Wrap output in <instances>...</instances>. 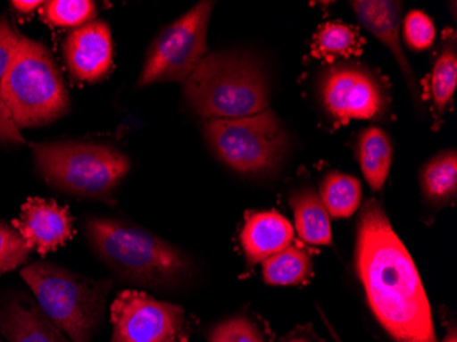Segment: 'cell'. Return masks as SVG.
Here are the masks:
<instances>
[{
	"label": "cell",
	"instance_id": "obj_22",
	"mask_svg": "<svg viewBox=\"0 0 457 342\" xmlns=\"http://www.w3.org/2000/svg\"><path fill=\"white\" fill-rule=\"evenodd\" d=\"M97 7L91 0H50L40 7L47 24L59 28H79L95 20Z\"/></svg>",
	"mask_w": 457,
	"mask_h": 342
},
{
	"label": "cell",
	"instance_id": "obj_13",
	"mask_svg": "<svg viewBox=\"0 0 457 342\" xmlns=\"http://www.w3.org/2000/svg\"><path fill=\"white\" fill-rule=\"evenodd\" d=\"M359 22L376 36L382 45L389 48L396 59L397 65L402 69L407 81L408 88L415 99H418V81L413 74L410 62L403 51L400 41V25H402V4L390 0H355L351 2Z\"/></svg>",
	"mask_w": 457,
	"mask_h": 342
},
{
	"label": "cell",
	"instance_id": "obj_30",
	"mask_svg": "<svg viewBox=\"0 0 457 342\" xmlns=\"http://www.w3.org/2000/svg\"><path fill=\"white\" fill-rule=\"evenodd\" d=\"M287 342H314L312 339L308 338L305 334H295V336L290 337Z\"/></svg>",
	"mask_w": 457,
	"mask_h": 342
},
{
	"label": "cell",
	"instance_id": "obj_26",
	"mask_svg": "<svg viewBox=\"0 0 457 342\" xmlns=\"http://www.w3.org/2000/svg\"><path fill=\"white\" fill-rule=\"evenodd\" d=\"M210 342H264L261 330L249 319L237 316L212 329Z\"/></svg>",
	"mask_w": 457,
	"mask_h": 342
},
{
	"label": "cell",
	"instance_id": "obj_17",
	"mask_svg": "<svg viewBox=\"0 0 457 342\" xmlns=\"http://www.w3.org/2000/svg\"><path fill=\"white\" fill-rule=\"evenodd\" d=\"M393 162V146L389 136L377 126L367 128L359 138V163L361 173L374 190L386 182Z\"/></svg>",
	"mask_w": 457,
	"mask_h": 342
},
{
	"label": "cell",
	"instance_id": "obj_11",
	"mask_svg": "<svg viewBox=\"0 0 457 342\" xmlns=\"http://www.w3.org/2000/svg\"><path fill=\"white\" fill-rule=\"evenodd\" d=\"M12 226L28 248L40 254L56 251L73 238V218L69 208L41 197L28 199Z\"/></svg>",
	"mask_w": 457,
	"mask_h": 342
},
{
	"label": "cell",
	"instance_id": "obj_19",
	"mask_svg": "<svg viewBox=\"0 0 457 342\" xmlns=\"http://www.w3.org/2000/svg\"><path fill=\"white\" fill-rule=\"evenodd\" d=\"M312 262L300 246H289L263 262V279L270 285L302 284L310 277Z\"/></svg>",
	"mask_w": 457,
	"mask_h": 342
},
{
	"label": "cell",
	"instance_id": "obj_15",
	"mask_svg": "<svg viewBox=\"0 0 457 342\" xmlns=\"http://www.w3.org/2000/svg\"><path fill=\"white\" fill-rule=\"evenodd\" d=\"M289 221L276 211L251 213L244 223L240 241L249 263H263L284 251L294 240Z\"/></svg>",
	"mask_w": 457,
	"mask_h": 342
},
{
	"label": "cell",
	"instance_id": "obj_31",
	"mask_svg": "<svg viewBox=\"0 0 457 342\" xmlns=\"http://www.w3.org/2000/svg\"><path fill=\"white\" fill-rule=\"evenodd\" d=\"M443 342H457L456 331L452 330L451 333H449L448 336L445 337V339H444Z\"/></svg>",
	"mask_w": 457,
	"mask_h": 342
},
{
	"label": "cell",
	"instance_id": "obj_29",
	"mask_svg": "<svg viewBox=\"0 0 457 342\" xmlns=\"http://www.w3.org/2000/svg\"><path fill=\"white\" fill-rule=\"evenodd\" d=\"M43 4L45 2H40V0H14V2H12V7L22 14H29V13L35 12L36 9L43 6Z\"/></svg>",
	"mask_w": 457,
	"mask_h": 342
},
{
	"label": "cell",
	"instance_id": "obj_6",
	"mask_svg": "<svg viewBox=\"0 0 457 342\" xmlns=\"http://www.w3.org/2000/svg\"><path fill=\"white\" fill-rule=\"evenodd\" d=\"M38 173L61 192L89 199H109L130 161L118 149L79 141L32 144Z\"/></svg>",
	"mask_w": 457,
	"mask_h": 342
},
{
	"label": "cell",
	"instance_id": "obj_9",
	"mask_svg": "<svg viewBox=\"0 0 457 342\" xmlns=\"http://www.w3.org/2000/svg\"><path fill=\"white\" fill-rule=\"evenodd\" d=\"M112 323L110 342H187L191 334L181 307L138 290L118 293L112 304Z\"/></svg>",
	"mask_w": 457,
	"mask_h": 342
},
{
	"label": "cell",
	"instance_id": "obj_25",
	"mask_svg": "<svg viewBox=\"0 0 457 342\" xmlns=\"http://www.w3.org/2000/svg\"><path fill=\"white\" fill-rule=\"evenodd\" d=\"M403 36L408 47L412 50H428L436 40V27L428 14L412 10L403 21Z\"/></svg>",
	"mask_w": 457,
	"mask_h": 342
},
{
	"label": "cell",
	"instance_id": "obj_12",
	"mask_svg": "<svg viewBox=\"0 0 457 342\" xmlns=\"http://www.w3.org/2000/svg\"><path fill=\"white\" fill-rule=\"evenodd\" d=\"M112 38L109 25L102 20L76 28L66 38L63 56L73 79L97 82L112 68Z\"/></svg>",
	"mask_w": 457,
	"mask_h": 342
},
{
	"label": "cell",
	"instance_id": "obj_1",
	"mask_svg": "<svg viewBox=\"0 0 457 342\" xmlns=\"http://www.w3.org/2000/svg\"><path fill=\"white\" fill-rule=\"evenodd\" d=\"M356 266L370 307L387 333L399 342H436L420 272L376 200L361 210Z\"/></svg>",
	"mask_w": 457,
	"mask_h": 342
},
{
	"label": "cell",
	"instance_id": "obj_2",
	"mask_svg": "<svg viewBox=\"0 0 457 342\" xmlns=\"http://www.w3.org/2000/svg\"><path fill=\"white\" fill-rule=\"evenodd\" d=\"M86 229L95 254L123 281L169 287L191 271L188 258L179 249L132 223L89 218Z\"/></svg>",
	"mask_w": 457,
	"mask_h": 342
},
{
	"label": "cell",
	"instance_id": "obj_8",
	"mask_svg": "<svg viewBox=\"0 0 457 342\" xmlns=\"http://www.w3.org/2000/svg\"><path fill=\"white\" fill-rule=\"evenodd\" d=\"M214 2H200L164 28L144 62L138 87L158 82H185L209 54L207 32Z\"/></svg>",
	"mask_w": 457,
	"mask_h": 342
},
{
	"label": "cell",
	"instance_id": "obj_5",
	"mask_svg": "<svg viewBox=\"0 0 457 342\" xmlns=\"http://www.w3.org/2000/svg\"><path fill=\"white\" fill-rule=\"evenodd\" d=\"M18 128L48 125L68 114L71 96L48 48L21 36L17 53L0 82Z\"/></svg>",
	"mask_w": 457,
	"mask_h": 342
},
{
	"label": "cell",
	"instance_id": "obj_18",
	"mask_svg": "<svg viewBox=\"0 0 457 342\" xmlns=\"http://www.w3.org/2000/svg\"><path fill=\"white\" fill-rule=\"evenodd\" d=\"M320 197L331 217H351L361 207V181L355 177L335 171L323 179Z\"/></svg>",
	"mask_w": 457,
	"mask_h": 342
},
{
	"label": "cell",
	"instance_id": "obj_14",
	"mask_svg": "<svg viewBox=\"0 0 457 342\" xmlns=\"http://www.w3.org/2000/svg\"><path fill=\"white\" fill-rule=\"evenodd\" d=\"M0 329L9 342H71L27 295H12L4 300Z\"/></svg>",
	"mask_w": 457,
	"mask_h": 342
},
{
	"label": "cell",
	"instance_id": "obj_27",
	"mask_svg": "<svg viewBox=\"0 0 457 342\" xmlns=\"http://www.w3.org/2000/svg\"><path fill=\"white\" fill-rule=\"evenodd\" d=\"M20 38L21 35L10 27L9 22L4 18H0V82L12 66Z\"/></svg>",
	"mask_w": 457,
	"mask_h": 342
},
{
	"label": "cell",
	"instance_id": "obj_28",
	"mask_svg": "<svg viewBox=\"0 0 457 342\" xmlns=\"http://www.w3.org/2000/svg\"><path fill=\"white\" fill-rule=\"evenodd\" d=\"M0 144H25L20 128L12 118L4 95L0 92Z\"/></svg>",
	"mask_w": 457,
	"mask_h": 342
},
{
	"label": "cell",
	"instance_id": "obj_16",
	"mask_svg": "<svg viewBox=\"0 0 457 342\" xmlns=\"http://www.w3.org/2000/svg\"><path fill=\"white\" fill-rule=\"evenodd\" d=\"M297 234L304 243L328 246L331 243L330 215L315 190L303 189L290 197Z\"/></svg>",
	"mask_w": 457,
	"mask_h": 342
},
{
	"label": "cell",
	"instance_id": "obj_24",
	"mask_svg": "<svg viewBox=\"0 0 457 342\" xmlns=\"http://www.w3.org/2000/svg\"><path fill=\"white\" fill-rule=\"evenodd\" d=\"M30 249L12 226L0 222V275L12 271L27 262Z\"/></svg>",
	"mask_w": 457,
	"mask_h": 342
},
{
	"label": "cell",
	"instance_id": "obj_23",
	"mask_svg": "<svg viewBox=\"0 0 457 342\" xmlns=\"http://www.w3.org/2000/svg\"><path fill=\"white\" fill-rule=\"evenodd\" d=\"M457 84V54L454 46H446L436 59L430 77L434 107L443 114L454 95Z\"/></svg>",
	"mask_w": 457,
	"mask_h": 342
},
{
	"label": "cell",
	"instance_id": "obj_21",
	"mask_svg": "<svg viewBox=\"0 0 457 342\" xmlns=\"http://www.w3.org/2000/svg\"><path fill=\"white\" fill-rule=\"evenodd\" d=\"M422 185L426 196L431 200H446L456 195L457 155L446 151L431 159L422 171Z\"/></svg>",
	"mask_w": 457,
	"mask_h": 342
},
{
	"label": "cell",
	"instance_id": "obj_20",
	"mask_svg": "<svg viewBox=\"0 0 457 342\" xmlns=\"http://www.w3.org/2000/svg\"><path fill=\"white\" fill-rule=\"evenodd\" d=\"M361 51V40L353 28L341 22H328L318 29L312 54L318 59L349 58Z\"/></svg>",
	"mask_w": 457,
	"mask_h": 342
},
{
	"label": "cell",
	"instance_id": "obj_4",
	"mask_svg": "<svg viewBox=\"0 0 457 342\" xmlns=\"http://www.w3.org/2000/svg\"><path fill=\"white\" fill-rule=\"evenodd\" d=\"M37 305L71 342H91L102 325L110 279H92L48 262H35L21 270Z\"/></svg>",
	"mask_w": 457,
	"mask_h": 342
},
{
	"label": "cell",
	"instance_id": "obj_10",
	"mask_svg": "<svg viewBox=\"0 0 457 342\" xmlns=\"http://www.w3.org/2000/svg\"><path fill=\"white\" fill-rule=\"evenodd\" d=\"M320 97L328 114L341 123L374 120L382 114L386 104L378 79L356 65L328 69L320 81Z\"/></svg>",
	"mask_w": 457,
	"mask_h": 342
},
{
	"label": "cell",
	"instance_id": "obj_7",
	"mask_svg": "<svg viewBox=\"0 0 457 342\" xmlns=\"http://www.w3.org/2000/svg\"><path fill=\"white\" fill-rule=\"evenodd\" d=\"M215 155L243 174H262L281 162L287 136L271 110L232 120H209L203 126Z\"/></svg>",
	"mask_w": 457,
	"mask_h": 342
},
{
	"label": "cell",
	"instance_id": "obj_3",
	"mask_svg": "<svg viewBox=\"0 0 457 342\" xmlns=\"http://www.w3.org/2000/svg\"><path fill=\"white\" fill-rule=\"evenodd\" d=\"M184 95L205 120L249 117L269 109L264 71L241 53L207 54L185 81Z\"/></svg>",
	"mask_w": 457,
	"mask_h": 342
}]
</instances>
